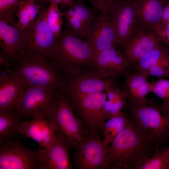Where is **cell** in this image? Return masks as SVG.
Here are the masks:
<instances>
[{"label": "cell", "instance_id": "ac0fdd59", "mask_svg": "<svg viewBox=\"0 0 169 169\" xmlns=\"http://www.w3.org/2000/svg\"><path fill=\"white\" fill-rule=\"evenodd\" d=\"M84 40L90 45L95 53L115 48V32L108 14L100 13L97 15Z\"/></svg>", "mask_w": 169, "mask_h": 169}, {"label": "cell", "instance_id": "3957f363", "mask_svg": "<svg viewBox=\"0 0 169 169\" xmlns=\"http://www.w3.org/2000/svg\"><path fill=\"white\" fill-rule=\"evenodd\" d=\"M56 39L50 61L60 72L74 76L81 67L93 65V49L85 40L74 34L68 25Z\"/></svg>", "mask_w": 169, "mask_h": 169}, {"label": "cell", "instance_id": "2e32d148", "mask_svg": "<svg viewBox=\"0 0 169 169\" xmlns=\"http://www.w3.org/2000/svg\"><path fill=\"white\" fill-rule=\"evenodd\" d=\"M162 43L153 30L139 25L125 47L123 55L133 66L139 59Z\"/></svg>", "mask_w": 169, "mask_h": 169}, {"label": "cell", "instance_id": "7402d4cb", "mask_svg": "<svg viewBox=\"0 0 169 169\" xmlns=\"http://www.w3.org/2000/svg\"><path fill=\"white\" fill-rule=\"evenodd\" d=\"M139 9V25L153 30L161 23L166 0H135Z\"/></svg>", "mask_w": 169, "mask_h": 169}, {"label": "cell", "instance_id": "44dd1931", "mask_svg": "<svg viewBox=\"0 0 169 169\" xmlns=\"http://www.w3.org/2000/svg\"><path fill=\"white\" fill-rule=\"evenodd\" d=\"M124 75V90L126 95L127 100L136 105L146 103L148 100L146 96L151 91V83L147 81V77L130 71Z\"/></svg>", "mask_w": 169, "mask_h": 169}, {"label": "cell", "instance_id": "d590c367", "mask_svg": "<svg viewBox=\"0 0 169 169\" xmlns=\"http://www.w3.org/2000/svg\"><path fill=\"white\" fill-rule=\"evenodd\" d=\"M161 23H169V2L164 7Z\"/></svg>", "mask_w": 169, "mask_h": 169}, {"label": "cell", "instance_id": "74e56055", "mask_svg": "<svg viewBox=\"0 0 169 169\" xmlns=\"http://www.w3.org/2000/svg\"><path fill=\"white\" fill-rule=\"evenodd\" d=\"M167 150L169 153V145L168 146H167Z\"/></svg>", "mask_w": 169, "mask_h": 169}, {"label": "cell", "instance_id": "52a82bcc", "mask_svg": "<svg viewBox=\"0 0 169 169\" xmlns=\"http://www.w3.org/2000/svg\"><path fill=\"white\" fill-rule=\"evenodd\" d=\"M48 118L55 124L58 132L66 137L70 148L75 149L94 136L84 128L65 96L61 95Z\"/></svg>", "mask_w": 169, "mask_h": 169}, {"label": "cell", "instance_id": "484cf974", "mask_svg": "<svg viewBox=\"0 0 169 169\" xmlns=\"http://www.w3.org/2000/svg\"><path fill=\"white\" fill-rule=\"evenodd\" d=\"M130 122L127 113L120 112L110 116L105 122L102 130L104 140L111 144L115 137L127 126Z\"/></svg>", "mask_w": 169, "mask_h": 169}, {"label": "cell", "instance_id": "8fae6325", "mask_svg": "<svg viewBox=\"0 0 169 169\" xmlns=\"http://www.w3.org/2000/svg\"><path fill=\"white\" fill-rule=\"evenodd\" d=\"M110 144L101 138L93 136L75 149L74 164L78 169H105Z\"/></svg>", "mask_w": 169, "mask_h": 169}, {"label": "cell", "instance_id": "9c48e42d", "mask_svg": "<svg viewBox=\"0 0 169 169\" xmlns=\"http://www.w3.org/2000/svg\"><path fill=\"white\" fill-rule=\"evenodd\" d=\"M139 13L135 0H121L108 14L114 28L116 45L125 49L139 25Z\"/></svg>", "mask_w": 169, "mask_h": 169}, {"label": "cell", "instance_id": "5b68a950", "mask_svg": "<svg viewBox=\"0 0 169 169\" xmlns=\"http://www.w3.org/2000/svg\"><path fill=\"white\" fill-rule=\"evenodd\" d=\"M67 97L75 115L84 128L90 134L101 138L106 121L102 110L107 97L106 93L99 92Z\"/></svg>", "mask_w": 169, "mask_h": 169}, {"label": "cell", "instance_id": "836d02e7", "mask_svg": "<svg viewBox=\"0 0 169 169\" xmlns=\"http://www.w3.org/2000/svg\"><path fill=\"white\" fill-rule=\"evenodd\" d=\"M126 99L127 98H123L113 104L110 112V117L119 112L122 109L124 108L126 104Z\"/></svg>", "mask_w": 169, "mask_h": 169}, {"label": "cell", "instance_id": "83f0119b", "mask_svg": "<svg viewBox=\"0 0 169 169\" xmlns=\"http://www.w3.org/2000/svg\"><path fill=\"white\" fill-rule=\"evenodd\" d=\"M47 15L48 25L56 38L61 34L64 24L62 12L59 4L55 2L49 3Z\"/></svg>", "mask_w": 169, "mask_h": 169}, {"label": "cell", "instance_id": "6da1fadb", "mask_svg": "<svg viewBox=\"0 0 169 169\" xmlns=\"http://www.w3.org/2000/svg\"><path fill=\"white\" fill-rule=\"evenodd\" d=\"M130 121L146 142L160 149L169 140V109L152 98L141 105L126 99L124 107Z\"/></svg>", "mask_w": 169, "mask_h": 169}, {"label": "cell", "instance_id": "1f68e13d", "mask_svg": "<svg viewBox=\"0 0 169 169\" xmlns=\"http://www.w3.org/2000/svg\"><path fill=\"white\" fill-rule=\"evenodd\" d=\"M25 0H0V15L16 12L20 4Z\"/></svg>", "mask_w": 169, "mask_h": 169}, {"label": "cell", "instance_id": "d4e9b609", "mask_svg": "<svg viewBox=\"0 0 169 169\" xmlns=\"http://www.w3.org/2000/svg\"><path fill=\"white\" fill-rule=\"evenodd\" d=\"M21 115L17 110L0 111V140H8L18 133Z\"/></svg>", "mask_w": 169, "mask_h": 169}, {"label": "cell", "instance_id": "5bb4252c", "mask_svg": "<svg viewBox=\"0 0 169 169\" xmlns=\"http://www.w3.org/2000/svg\"><path fill=\"white\" fill-rule=\"evenodd\" d=\"M92 63L97 69L94 74L105 79L124 75L132 67L115 48L95 53Z\"/></svg>", "mask_w": 169, "mask_h": 169}, {"label": "cell", "instance_id": "30bf717a", "mask_svg": "<svg viewBox=\"0 0 169 169\" xmlns=\"http://www.w3.org/2000/svg\"><path fill=\"white\" fill-rule=\"evenodd\" d=\"M37 153L11 138L0 141V169H39Z\"/></svg>", "mask_w": 169, "mask_h": 169}, {"label": "cell", "instance_id": "f1b7e54d", "mask_svg": "<svg viewBox=\"0 0 169 169\" xmlns=\"http://www.w3.org/2000/svg\"><path fill=\"white\" fill-rule=\"evenodd\" d=\"M150 83L151 92L154 93L160 98L163 105L169 109V79L160 78Z\"/></svg>", "mask_w": 169, "mask_h": 169}, {"label": "cell", "instance_id": "d6986e66", "mask_svg": "<svg viewBox=\"0 0 169 169\" xmlns=\"http://www.w3.org/2000/svg\"><path fill=\"white\" fill-rule=\"evenodd\" d=\"M27 85L11 72L0 75V111L16 110Z\"/></svg>", "mask_w": 169, "mask_h": 169}, {"label": "cell", "instance_id": "e0dca14e", "mask_svg": "<svg viewBox=\"0 0 169 169\" xmlns=\"http://www.w3.org/2000/svg\"><path fill=\"white\" fill-rule=\"evenodd\" d=\"M18 131L25 138L33 139L41 147L48 146L55 139L58 132L55 125L42 115L35 116L30 120L20 121Z\"/></svg>", "mask_w": 169, "mask_h": 169}, {"label": "cell", "instance_id": "8d00e7d4", "mask_svg": "<svg viewBox=\"0 0 169 169\" xmlns=\"http://www.w3.org/2000/svg\"><path fill=\"white\" fill-rule=\"evenodd\" d=\"M34 2L38 4L44 5L45 4V0H33Z\"/></svg>", "mask_w": 169, "mask_h": 169}, {"label": "cell", "instance_id": "4dcf8cb0", "mask_svg": "<svg viewBox=\"0 0 169 169\" xmlns=\"http://www.w3.org/2000/svg\"><path fill=\"white\" fill-rule=\"evenodd\" d=\"M92 5V8L95 12L108 14L111 9L121 0H87Z\"/></svg>", "mask_w": 169, "mask_h": 169}, {"label": "cell", "instance_id": "603a6c76", "mask_svg": "<svg viewBox=\"0 0 169 169\" xmlns=\"http://www.w3.org/2000/svg\"><path fill=\"white\" fill-rule=\"evenodd\" d=\"M33 0H25L17 9L16 16L18 18L17 26L21 31L29 39L39 13L44 7Z\"/></svg>", "mask_w": 169, "mask_h": 169}, {"label": "cell", "instance_id": "e575fe53", "mask_svg": "<svg viewBox=\"0 0 169 169\" xmlns=\"http://www.w3.org/2000/svg\"><path fill=\"white\" fill-rule=\"evenodd\" d=\"M75 0H45V4L51 3H57L60 6L61 10H65L70 7Z\"/></svg>", "mask_w": 169, "mask_h": 169}, {"label": "cell", "instance_id": "8992f818", "mask_svg": "<svg viewBox=\"0 0 169 169\" xmlns=\"http://www.w3.org/2000/svg\"><path fill=\"white\" fill-rule=\"evenodd\" d=\"M16 13L0 15V46L1 64L17 63L28 51L29 38L19 29Z\"/></svg>", "mask_w": 169, "mask_h": 169}, {"label": "cell", "instance_id": "ffe728a7", "mask_svg": "<svg viewBox=\"0 0 169 169\" xmlns=\"http://www.w3.org/2000/svg\"><path fill=\"white\" fill-rule=\"evenodd\" d=\"M111 82L89 74L71 77L64 89L67 96L84 95L106 91Z\"/></svg>", "mask_w": 169, "mask_h": 169}, {"label": "cell", "instance_id": "9a60e30c", "mask_svg": "<svg viewBox=\"0 0 169 169\" xmlns=\"http://www.w3.org/2000/svg\"><path fill=\"white\" fill-rule=\"evenodd\" d=\"M62 13L72 32L83 39L87 37L97 16L92 8L86 5L85 0H75Z\"/></svg>", "mask_w": 169, "mask_h": 169}, {"label": "cell", "instance_id": "d6a6232c", "mask_svg": "<svg viewBox=\"0 0 169 169\" xmlns=\"http://www.w3.org/2000/svg\"><path fill=\"white\" fill-rule=\"evenodd\" d=\"M153 31L162 43L169 48V23H161Z\"/></svg>", "mask_w": 169, "mask_h": 169}, {"label": "cell", "instance_id": "ba28073f", "mask_svg": "<svg viewBox=\"0 0 169 169\" xmlns=\"http://www.w3.org/2000/svg\"><path fill=\"white\" fill-rule=\"evenodd\" d=\"M57 92L50 88L27 85L16 110L24 118L42 115L48 118L60 95Z\"/></svg>", "mask_w": 169, "mask_h": 169}, {"label": "cell", "instance_id": "4316f807", "mask_svg": "<svg viewBox=\"0 0 169 169\" xmlns=\"http://www.w3.org/2000/svg\"><path fill=\"white\" fill-rule=\"evenodd\" d=\"M136 169H169V153L167 147L158 149L155 154Z\"/></svg>", "mask_w": 169, "mask_h": 169}, {"label": "cell", "instance_id": "cb8c5ba5", "mask_svg": "<svg viewBox=\"0 0 169 169\" xmlns=\"http://www.w3.org/2000/svg\"><path fill=\"white\" fill-rule=\"evenodd\" d=\"M169 56V48L163 43L142 57L133 65L136 73L147 77L149 69L160 61Z\"/></svg>", "mask_w": 169, "mask_h": 169}, {"label": "cell", "instance_id": "7a4b0ae2", "mask_svg": "<svg viewBox=\"0 0 169 169\" xmlns=\"http://www.w3.org/2000/svg\"><path fill=\"white\" fill-rule=\"evenodd\" d=\"M158 149L140 136L130 120L111 143L105 169H136Z\"/></svg>", "mask_w": 169, "mask_h": 169}, {"label": "cell", "instance_id": "4fadbf2b", "mask_svg": "<svg viewBox=\"0 0 169 169\" xmlns=\"http://www.w3.org/2000/svg\"><path fill=\"white\" fill-rule=\"evenodd\" d=\"M48 10V6L44 7L37 18L30 37L28 51L50 60L56 47L57 39L47 22Z\"/></svg>", "mask_w": 169, "mask_h": 169}, {"label": "cell", "instance_id": "277c9868", "mask_svg": "<svg viewBox=\"0 0 169 169\" xmlns=\"http://www.w3.org/2000/svg\"><path fill=\"white\" fill-rule=\"evenodd\" d=\"M12 70L27 85L58 90L64 88L65 83L59 71L49 60L28 51Z\"/></svg>", "mask_w": 169, "mask_h": 169}, {"label": "cell", "instance_id": "f35d334b", "mask_svg": "<svg viewBox=\"0 0 169 169\" xmlns=\"http://www.w3.org/2000/svg\"><path fill=\"white\" fill-rule=\"evenodd\" d=\"M166 0V1H169V0Z\"/></svg>", "mask_w": 169, "mask_h": 169}, {"label": "cell", "instance_id": "7c38bea8", "mask_svg": "<svg viewBox=\"0 0 169 169\" xmlns=\"http://www.w3.org/2000/svg\"><path fill=\"white\" fill-rule=\"evenodd\" d=\"M66 137L57 132L54 141L47 147H39L37 159L39 169H71Z\"/></svg>", "mask_w": 169, "mask_h": 169}, {"label": "cell", "instance_id": "f546056e", "mask_svg": "<svg viewBox=\"0 0 169 169\" xmlns=\"http://www.w3.org/2000/svg\"><path fill=\"white\" fill-rule=\"evenodd\" d=\"M169 79V56L151 67L148 71V76Z\"/></svg>", "mask_w": 169, "mask_h": 169}]
</instances>
